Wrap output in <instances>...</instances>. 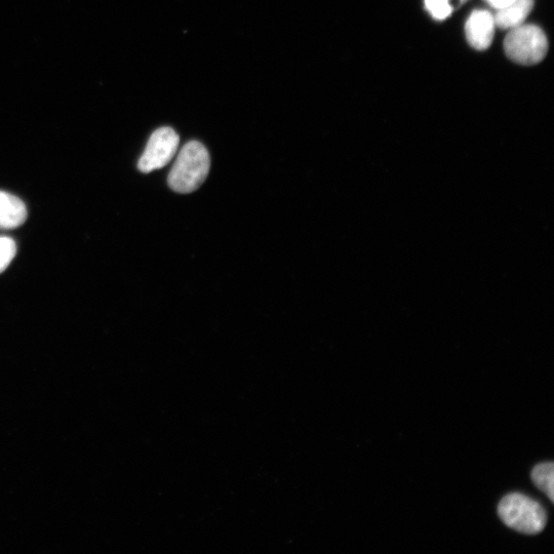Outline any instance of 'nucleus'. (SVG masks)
Masks as SVG:
<instances>
[{
    "label": "nucleus",
    "mask_w": 554,
    "mask_h": 554,
    "mask_svg": "<svg viewBox=\"0 0 554 554\" xmlns=\"http://www.w3.org/2000/svg\"><path fill=\"white\" fill-rule=\"evenodd\" d=\"M534 485L554 502V465L553 463H542L532 471Z\"/></svg>",
    "instance_id": "8"
},
{
    "label": "nucleus",
    "mask_w": 554,
    "mask_h": 554,
    "mask_svg": "<svg viewBox=\"0 0 554 554\" xmlns=\"http://www.w3.org/2000/svg\"><path fill=\"white\" fill-rule=\"evenodd\" d=\"M211 167L207 148L197 141L185 144L169 174V185L177 193H191L206 181Z\"/></svg>",
    "instance_id": "1"
},
{
    "label": "nucleus",
    "mask_w": 554,
    "mask_h": 554,
    "mask_svg": "<svg viewBox=\"0 0 554 554\" xmlns=\"http://www.w3.org/2000/svg\"><path fill=\"white\" fill-rule=\"evenodd\" d=\"M425 7L435 20H445L451 16L453 8L450 0H425Z\"/></svg>",
    "instance_id": "10"
},
{
    "label": "nucleus",
    "mask_w": 554,
    "mask_h": 554,
    "mask_svg": "<svg viewBox=\"0 0 554 554\" xmlns=\"http://www.w3.org/2000/svg\"><path fill=\"white\" fill-rule=\"evenodd\" d=\"M507 57L522 65L540 63L548 51L545 33L535 25H521L509 31L504 41Z\"/></svg>",
    "instance_id": "3"
},
{
    "label": "nucleus",
    "mask_w": 554,
    "mask_h": 554,
    "mask_svg": "<svg viewBox=\"0 0 554 554\" xmlns=\"http://www.w3.org/2000/svg\"><path fill=\"white\" fill-rule=\"evenodd\" d=\"M498 514L505 526L525 535H537L547 525L545 509L519 493L505 496L499 503Z\"/></svg>",
    "instance_id": "2"
},
{
    "label": "nucleus",
    "mask_w": 554,
    "mask_h": 554,
    "mask_svg": "<svg viewBox=\"0 0 554 554\" xmlns=\"http://www.w3.org/2000/svg\"><path fill=\"white\" fill-rule=\"evenodd\" d=\"M534 8V0H514L507 7L498 10L494 16L496 26L511 30L524 24Z\"/></svg>",
    "instance_id": "7"
},
{
    "label": "nucleus",
    "mask_w": 554,
    "mask_h": 554,
    "mask_svg": "<svg viewBox=\"0 0 554 554\" xmlns=\"http://www.w3.org/2000/svg\"><path fill=\"white\" fill-rule=\"evenodd\" d=\"M27 216V208L19 197L0 191V229L17 228L24 224Z\"/></svg>",
    "instance_id": "6"
},
{
    "label": "nucleus",
    "mask_w": 554,
    "mask_h": 554,
    "mask_svg": "<svg viewBox=\"0 0 554 554\" xmlns=\"http://www.w3.org/2000/svg\"><path fill=\"white\" fill-rule=\"evenodd\" d=\"M17 253V247L11 237H0V273L4 272Z\"/></svg>",
    "instance_id": "9"
},
{
    "label": "nucleus",
    "mask_w": 554,
    "mask_h": 554,
    "mask_svg": "<svg viewBox=\"0 0 554 554\" xmlns=\"http://www.w3.org/2000/svg\"><path fill=\"white\" fill-rule=\"evenodd\" d=\"M178 134L169 127L156 130L150 137L138 168L148 174L165 168L171 163L179 147Z\"/></svg>",
    "instance_id": "4"
},
{
    "label": "nucleus",
    "mask_w": 554,
    "mask_h": 554,
    "mask_svg": "<svg viewBox=\"0 0 554 554\" xmlns=\"http://www.w3.org/2000/svg\"><path fill=\"white\" fill-rule=\"evenodd\" d=\"M487 2L498 11L513 3L514 0H487Z\"/></svg>",
    "instance_id": "11"
},
{
    "label": "nucleus",
    "mask_w": 554,
    "mask_h": 554,
    "mask_svg": "<svg viewBox=\"0 0 554 554\" xmlns=\"http://www.w3.org/2000/svg\"><path fill=\"white\" fill-rule=\"evenodd\" d=\"M495 28V18L490 12H472L465 25L468 44L478 51L487 50L492 45Z\"/></svg>",
    "instance_id": "5"
}]
</instances>
